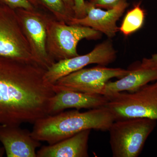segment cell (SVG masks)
Here are the masks:
<instances>
[{"label":"cell","instance_id":"obj_1","mask_svg":"<svg viewBox=\"0 0 157 157\" xmlns=\"http://www.w3.org/2000/svg\"><path fill=\"white\" fill-rule=\"evenodd\" d=\"M46 70L36 63L0 57V125L34 124L48 116L55 92L44 81Z\"/></svg>","mask_w":157,"mask_h":157},{"label":"cell","instance_id":"obj_2","mask_svg":"<svg viewBox=\"0 0 157 157\" xmlns=\"http://www.w3.org/2000/svg\"><path fill=\"white\" fill-rule=\"evenodd\" d=\"M115 121V116L105 106L84 112L75 109L40 119L34 124L31 135L51 145L85 130L107 132Z\"/></svg>","mask_w":157,"mask_h":157},{"label":"cell","instance_id":"obj_3","mask_svg":"<svg viewBox=\"0 0 157 157\" xmlns=\"http://www.w3.org/2000/svg\"><path fill=\"white\" fill-rule=\"evenodd\" d=\"M156 125L157 120L147 118L114 121L108 131L113 156L138 157Z\"/></svg>","mask_w":157,"mask_h":157},{"label":"cell","instance_id":"obj_4","mask_svg":"<svg viewBox=\"0 0 157 157\" xmlns=\"http://www.w3.org/2000/svg\"><path fill=\"white\" fill-rule=\"evenodd\" d=\"M101 33L84 26L69 25L49 15L47 21V48L55 61L78 56L77 47L82 39H97Z\"/></svg>","mask_w":157,"mask_h":157},{"label":"cell","instance_id":"obj_5","mask_svg":"<svg viewBox=\"0 0 157 157\" xmlns=\"http://www.w3.org/2000/svg\"><path fill=\"white\" fill-rule=\"evenodd\" d=\"M107 97L105 107L117 120L147 118L157 121V81L133 92L113 93Z\"/></svg>","mask_w":157,"mask_h":157},{"label":"cell","instance_id":"obj_6","mask_svg":"<svg viewBox=\"0 0 157 157\" xmlns=\"http://www.w3.org/2000/svg\"><path fill=\"white\" fill-rule=\"evenodd\" d=\"M0 57L37 63L16 11L3 5L0 7Z\"/></svg>","mask_w":157,"mask_h":157},{"label":"cell","instance_id":"obj_7","mask_svg":"<svg viewBox=\"0 0 157 157\" xmlns=\"http://www.w3.org/2000/svg\"><path fill=\"white\" fill-rule=\"evenodd\" d=\"M15 11L33 56L38 64L47 70L55 63L47 48V21L49 15L35 8Z\"/></svg>","mask_w":157,"mask_h":157},{"label":"cell","instance_id":"obj_8","mask_svg":"<svg viewBox=\"0 0 157 157\" xmlns=\"http://www.w3.org/2000/svg\"><path fill=\"white\" fill-rule=\"evenodd\" d=\"M129 70L107 68L100 66L83 68L59 79L52 85L54 90H65L103 95L104 86L109 79L120 78L129 73Z\"/></svg>","mask_w":157,"mask_h":157},{"label":"cell","instance_id":"obj_9","mask_svg":"<svg viewBox=\"0 0 157 157\" xmlns=\"http://www.w3.org/2000/svg\"><path fill=\"white\" fill-rule=\"evenodd\" d=\"M117 51L112 41L107 40L96 45L89 53L55 62L45 71L44 81L53 85L60 78L76 72L89 65L106 66L115 60Z\"/></svg>","mask_w":157,"mask_h":157},{"label":"cell","instance_id":"obj_10","mask_svg":"<svg viewBox=\"0 0 157 157\" xmlns=\"http://www.w3.org/2000/svg\"><path fill=\"white\" fill-rule=\"evenodd\" d=\"M128 5L127 0H119L113 8L105 11L96 7L89 1H86V16L81 18L73 17L69 25L88 27L111 39L115 37L120 31L117 24V21Z\"/></svg>","mask_w":157,"mask_h":157},{"label":"cell","instance_id":"obj_11","mask_svg":"<svg viewBox=\"0 0 157 157\" xmlns=\"http://www.w3.org/2000/svg\"><path fill=\"white\" fill-rule=\"evenodd\" d=\"M0 142L8 157H37L36 149L41 145L31 132L19 126L2 125L0 127Z\"/></svg>","mask_w":157,"mask_h":157},{"label":"cell","instance_id":"obj_12","mask_svg":"<svg viewBox=\"0 0 157 157\" xmlns=\"http://www.w3.org/2000/svg\"><path fill=\"white\" fill-rule=\"evenodd\" d=\"M55 94L51 99L48 115H53L68 108L92 109L104 107L107 98L102 95L91 94L65 90H54Z\"/></svg>","mask_w":157,"mask_h":157},{"label":"cell","instance_id":"obj_13","mask_svg":"<svg viewBox=\"0 0 157 157\" xmlns=\"http://www.w3.org/2000/svg\"><path fill=\"white\" fill-rule=\"evenodd\" d=\"M91 130H85L54 144L42 147L37 157H87Z\"/></svg>","mask_w":157,"mask_h":157},{"label":"cell","instance_id":"obj_14","mask_svg":"<svg viewBox=\"0 0 157 157\" xmlns=\"http://www.w3.org/2000/svg\"><path fill=\"white\" fill-rule=\"evenodd\" d=\"M126 76L115 81H108L105 84L103 95L127 91L133 92L151 82L157 81V69L144 67L138 63L128 69Z\"/></svg>","mask_w":157,"mask_h":157},{"label":"cell","instance_id":"obj_15","mask_svg":"<svg viewBox=\"0 0 157 157\" xmlns=\"http://www.w3.org/2000/svg\"><path fill=\"white\" fill-rule=\"evenodd\" d=\"M34 8L49 13L58 20L69 24L70 19L74 17L65 6L63 0H28Z\"/></svg>","mask_w":157,"mask_h":157},{"label":"cell","instance_id":"obj_16","mask_svg":"<svg viewBox=\"0 0 157 157\" xmlns=\"http://www.w3.org/2000/svg\"><path fill=\"white\" fill-rule=\"evenodd\" d=\"M145 15V11L140 6V3L136 4L127 12L119 27L120 31L126 36L135 33L143 25Z\"/></svg>","mask_w":157,"mask_h":157},{"label":"cell","instance_id":"obj_17","mask_svg":"<svg viewBox=\"0 0 157 157\" xmlns=\"http://www.w3.org/2000/svg\"><path fill=\"white\" fill-rule=\"evenodd\" d=\"M0 4L14 10L18 9H31L34 8L28 0H0Z\"/></svg>","mask_w":157,"mask_h":157},{"label":"cell","instance_id":"obj_18","mask_svg":"<svg viewBox=\"0 0 157 157\" xmlns=\"http://www.w3.org/2000/svg\"><path fill=\"white\" fill-rule=\"evenodd\" d=\"M74 17L81 18L86 15V1L85 0H74Z\"/></svg>","mask_w":157,"mask_h":157},{"label":"cell","instance_id":"obj_19","mask_svg":"<svg viewBox=\"0 0 157 157\" xmlns=\"http://www.w3.org/2000/svg\"><path fill=\"white\" fill-rule=\"evenodd\" d=\"M119 0H88L96 7L109 9L113 8Z\"/></svg>","mask_w":157,"mask_h":157},{"label":"cell","instance_id":"obj_20","mask_svg":"<svg viewBox=\"0 0 157 157\" xmlns=\"http://www.w3.org/2000/svg\"><path fill=\"white\" fill-rule=\"evenodd\" d=\"M140 64L144 67L157 69V53L152 55L151 57L144 58Z\"/></svg>","mask_w":157,"mask_h":157},{"label":"cell","instance_id":"obj_21","mask_svg":"<svg viewBox=\"0 0 157 157\" xmlns=\"http://www.w3.org/2000/svg\"><path fill=\"white\" fill-rule=\"evenodd\" d=\"M63 1L68 10L71 14H73L74 17V10H73L74 6V0H63Z\"/></svg>","mask_w":157,"mask_h":157},{"label":"cell","instance_id":"obj_22","mask_svg":"<svg viewBox=\"0 0 157 157\" xmlns=\"http://www.w3.org/2000/svg\"><path fill=\"white\" fill-rule=\"evenodd\" d=\"M2 125H0V127L2 126ZM5 151V149L0 147V157L3 156Z\"/></svg>","mask_w":157,"mask_h":157},{"label":"cell","instance_id":"obj_23","mask_svg":"<svg viewBox=\"0 0 157 157\" xmlns=\"http://www.w3.org/2000/svg\"><path fill=\"white\" fill-rule=\"evenodd\" d=\"M1 6H2V5H1V4H0V7H1Z\"/></svg>","mask_w":157,"mask_h":157}]
</instances>
